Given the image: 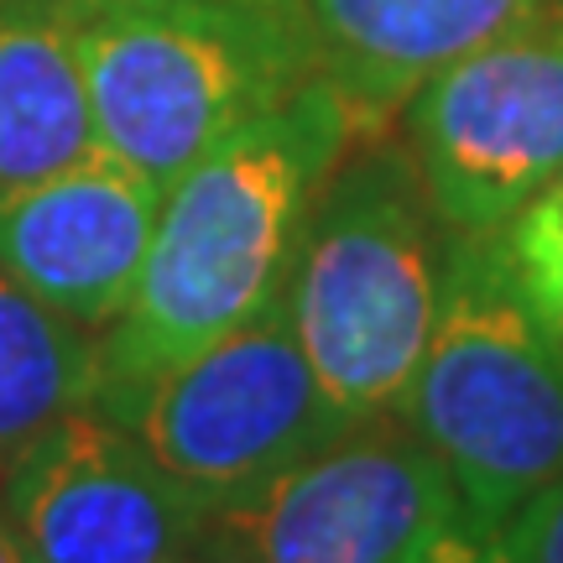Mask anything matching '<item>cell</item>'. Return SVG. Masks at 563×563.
I'll use <instances>...</instances> for the list:
<instances>
[{
    "instance_id": "1",
    "label": "cell",
    "mask_w": 563,
    "mask_h": 563,
    "mask_svg": "<svg viewBox=\"0 0 563 563\" xmlns=\"http://www.w3.org/2000/svg\"><path fill=\"white\" fill-rule=\"evenodd\" d=\"M355 141L350 110L308 79L162 188L125 313L100 334V386L146 376L287 302L323 183Z\"/></svg>"
},
{
    "instance_id": "2",
    "label": "cell",
    "mask_w": 563,
    "mask_h": 563,
    "mask_svg": "<svg viewBox=\"0 0 563 563\" xmlns=\"http://www.w3.org/2000/svg\"><path fill=\"white\" fill-rule=\"evenodd\" d=\"M443 230L407 141H350L287 287L292 334L350 422L397 412L418 376L454 245Z\"/></svg>"
},
{
    "instance_id": "3",
    "label": "cell",
    "mask_w": 563,
    "mask_h": 563,
    "mask_svg": "<svg viewBox=\"0 0 563 563\" xmlns=\"http://www.w3.org/2000/svg\"><path fill=\"white\" fill-rule=\"evenodd\" d=\"M79 63L104 157L167 188L319 79L298 0H136L79 16Z\"/></svg>"
},
{
    "instance_id": "4",
    "label": "cell",
    "mask_w": 563,
    "mask_h": 563,
    "mask_svg": "<svg viewBox=\"0 0 563 563\" xmlns=\"http://www.w3.org/2000/svg\"><path fill=\"white\" fill-rule=\"evenodd\" d=\"M397 412L485 532L563 475V340L506 277L490 235L449 245L439 323Z\"/></svg>"
},
{
    "instance_id": "5",
    "label": "cell",
    "mask_w": 563,
    "mask_h": 563,
    "mask_svg": "<svg viewBox=\"0 0 563 563\" xmlns=\"http://www.w3.org/2000/svg\"><path fill=\"white\" fill-rule=\"evenodd\" d=\"M95 407L209 506L235 501L350 428L302 355L287 302L183 361L104 382Z\"/></svg>"
},
{
    "instance_id": "6",
    "label": "cell",
    "mask_w": 563,
    "mask_h": 563,
    "mask_svg": "<svg viewBox=\"0 0 563 563\" xmlns=\"http://www.w3.org/2000/svg\"><path fill=\"white\" fill-rule=\"evenodd\" d=\"M454 522H464V501L439 454L402 412H382L214 506L203 553L224 563H407Z\"/></svg>"
},
{
    "instance_id": "7",
    "label": "cell",
    "mask_w": 563,
    "mask_h": 563,
    "mask_svg": "<svg viewBox=\"0 0 563 563\" xmlns=\"http://www.w3.org/2000/svg\"><path fill=\"white\" fill-rule=\"evenodd\" d=\"M402 121L439 220L454 235L501 230L563 173V0L433 74Z\"/></svg>"
},
{
    "instance_id": "8",
    "label": "cell",
    "mask_w": 563,
    "mask_h": 563,
    "mask_svg": "<svg viewBox=\"0 0 563 563\" xmlns=\"http://www.w3.org/2000/svg\"><path fill=\"white\" fill-rule=\"evenodd\" d=\"M0 501L37 563H178L214 506L100 407H74L0 470Z\"/></svg>"
},
{
    "instance_id": "9",
    "label": "cell",
    "mask_w": 563,
    "mask_h": 563,
    "mask_svg": "<svg viewBox=\"0 0 563 563\" xmlns=\"http://www.w3.org/2000/svg\"><path fill=\"white\" fill-rule=\"evenodd\" d=\"M157 209V183L89 152L53 178L0 194V272L63 319L110 329L131 302Z\"/></svg>"
},
{
    "instance_id": "10",
    "label": "cell",
    "mask_w": 563,
    "mask_h": 563,
    "mask_svg": "<svg viewBox=\"0 0 563 563\" xmlns=\"http://www.w3.org/2000/svg\"><path fill=\"white\" fill-rule=\"evenodd\" d=\"M319 79L350 110L355 141L386 136L422 84L501 37L543 0H298Z\"/></svg>"
},
{
    "instance_id": "11",
    "label": "cell",
    "mask_w": 563,
    "mask_h": 563,
    "mask_svg": "<svg viewBox=\"0 0 563 563\" xmlns=\"http://www.w3.org/2000/svg\"><path fill=\"white\" fill-rule=\"evenodd\" d=\"M100 152L68 0H0V194Z\"/></svg>"
},
{
    "instance_id": "12",
    "label": "cell",
    "mask_w": 563,
    "mask_h": 563,
    "mask_svg": "<svg viewBox=\"0 0 563 563\" xmlns=\"http://www.w3.org/2000/svg\"><path fill=\"white\" fill-rule=\"evenodd\" d=\"M100 397V334L0 272V470L42 428Z\"/></svg>"
},
{
    "instance_id": "13",
    "label": "cell",
    "mask_w": 563,
    "mask_h": 563,
    "mask_svg": "<svg viewBox=\"0 0 563 563\" xmlns=\"http://www.w3.org/2000/svg\"><path fill=\"white\" fill-rule=\"evenodd\" d=\"M490 245L517 292L532 302V313L563 340V173L501 230H490Z\"/></svg>"
},
{
    "instance_id": "14",
    "label": "cell",
    "mask_w": 563,
    "mask_h": 563,
    "mask_svg": "<svg viewBox=\"0 0 563 563\" xmlns=\"http://www.w3.org/2000/svg\"><path fill=\"white\" fill-rule=\"evenodd\" d=\"M496 543L511 563H563V475L496 527Z\"/></svg>"
},
{
    "instance_id": "15",
    "label": "cell",
    "mask_w": 563,
    "mask_h": 563,
    "mask_svg": "<svg viewBox=\"0 0 563 563\" xmlns=\"http://www.w3.org/2000/svg\"><path fill=\"white\" fill-rule=\"evenodd\" d=\"M407 563H511V559H506V548L496 543V532H485V527H475L464 517V522H454L449 532H439L428 548H418Z\"/></svg>"
},
{
    "instance_id": "16",
    "label": "cell",
    "mask_w": 563,
    "mask_h": 563,
    "mask_svg": "<svg viewBox=\"0 0 563 563\" xmlns=\"http://www.w3.org/2000/svg\"><path fill=\"white\" fill-rule=\"evenodd\" d=\"M0 563H37L26 553V543H21V532H16V522H11L5 501H0Z\"/></svg>"
},
{
    "instance_id": "17",
    "label": "cell",
    "mask_w": 563,
    "mask_h": 563,
    "mask_svg": "<svg viewBox=\"0 0 563 563\" xmlns=\"http://www.w3.org/2000/svg\"><path fill=\"white\" fill-rule=\"evenodd\" d=\"M79 16H89V11H104V5H136V0H68ZM256 5H287V0H256Z\"/></svg>"
},
{
    "instance_id": "18",
    "label": "cell",
    "mask_w": 563,
    "mask_h": 563,
    "mask_svg": "<svg viewBox=\"0 0 563 563\" xmlns=\"http://www.w3.org/2000/svg\"><path fill=\"white\" fill-rule=\"evenodd\" d=\"M178 563H224V559H214V553H203L199 548V553H188V559H178Z\"/></svg>"
}]
</instances>
